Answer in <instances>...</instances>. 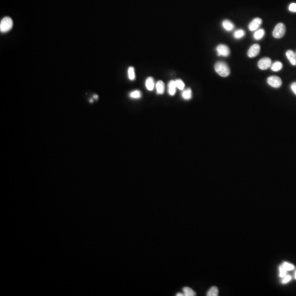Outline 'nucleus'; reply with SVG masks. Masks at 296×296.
<instances>
[{"label": "nucleus", "instance_id": "1", "mask_svg": "<svg viewBox=\"0 0 296 296\" xmlns=\"http://www.w3.org/2000/svg\"><path fill=\"white\" fill-rule=\"evenodd\" d=\"M214 70L221 77H228L230 73V70L229 66L224 61H218L214 66Z\"/></svg>", "mask_w": 296, "mask_h": 296}, {"label": "nucleus", "instance_id": "2", "mask_svg": "<svg viewBox=\"0 0 296 296\" xmlns=\"http://www.w3.org/2000/svg\"><path fill=\"white\" fill-rule=\"evenodd\" d=\"M12 19L9 17L4 18L0 23V31L1 32H7L10 30L13 26Z\"/></svg>", "mask_w": 296, "mask_h": 296}, {"label": "nucleus", "instance_id": "3", "mask_svg": "<svg viewBox=\"0 0 296 296\" xmlns=\"http://www.w3.org/2000/svg\"><path fill=\"white\" fill-rule=\"evenodd\" d=\"M286 32L285 25L282 23H278L273 31V36L275 39H280L283 37Z\"/></svg>", "mask_w": 296, "mask_h": 296}, {"label": "nucleus", "instance_id": "4", "mask_svg": "<svg viewBox=\"0 0 296 296\" xmlns=\"http://www.w3.org/2000/svg\"><path fill=\"white\" fill-rule=\"evenodd\" d=\"M268 84L275 88H278L282 85V80L278 76H271L267 78Z\"/></svg>", "mask_w": 296, "mask_h": 296}, {"label": "nucleus", "instance_id": "5", "mask_svg": "<svg viewBox=\"0 0 296 296\" xmlns=\"http://www.w3.org/2000/svg\"><path fill=\"white\" fill-rule=\"evenodd\" d=\"M216 51L218 56L224 57H228L230 53V49L228 46L223 44H221L217 46L216 48Z\"/></svg>", "mask_w": 296, "mask_h": 296}, {"label": "nucleus", "instance_id": "6", "mask_svg": "<svg viewBox=\"0 0 296 296\" xmlns=\"http://www.w3.org/2000/svg\"><path fill=\"white\" fill-rule=\"evenodd\" d=\"M271 60L268 57L261 59L258 62V67L261 70H266L270 68L271 66Z\"/></svg>", "mask_w": 296, "mask_h": 296}, {"label": "nucleus", "instance_id": "7", "mask_svg": "<svg viewBox=\"0 0 296 296\" xmlns=\"http://www.w3.org/2000/svg\"><path fill=\"white\" fill-rule=\"evenodd\" d=\"M261 47L258 44H254L249 48L247 52V56L249 58H254L256 57L259 53Z\"/></svg>", "mask_w": 296, "mask_h": 296}, {"label": "nucleus", "instance_id": "8", "mask_svg": "<svg viewBox=\"0 0 296 296\" xmlns=\"http://www.w3.org/2000/svg\"><path fill=\"white\" fill-rule=\"evenodd\" d=\"M262 24V20L259 18H256L253 19L248 25V29L251 31H254L258 30L259 26Z\"/></svg>", "mask_w": 296, "mask_h": 296}, {"label": "nucleus", "instance_id": "9", "mask_svg": "<svg viewBox=\"0 0 296 296\" xmlns=\"http://www.w3.org/2000/svg\"><path fill=\"white\" fill-rule=\"evenodd\" d=\"M286 56L292 66H296V54L292 50H288Z\"/></svg>", "mask_w": 296, "mask_h": 296}, {"label": "nucleus", "instance_id": "10", "mask_svg": "<svg viewBox=\"0 0 296 296\" xmlns=\"http://www.w3.org/2000/svg\"><path fill=\"white\" fill-rule=\"evenodd\" d=\"M222 25L223 29L226 31H231L233 30L235 27L234 24L228 19L224 20L222 22Z\"/></svg>", "mask_w": 296, "mask_h": 296}, {"label": "nucleus", "instance_id": "11", "mask_svg": "<svg viewBox=\"0 0 296 296\" xmlns=\"http://www.w3.org/2000/svg\"><path fill=\"white\" fill-rule=\"evenodd\" d=\"M176 84L175 81L174 80L170 81L168 85V92L169 94L171 96H174L176 92Z\"/></svg>", "mask_w": 296, "mask_h": 296}, {"label": "nucleus", "instance_id": "12", "mask_svg": "<svg viewBox=\"0 0 296 296\" xmlns=\"http://www.w3.org/2000/svg\"><path fill=\"white\" fill-rule=\"evenodd\" d=\"M154 80L152 77H149L147 78L145 81V87L149 91H152L154 88Z\"/></svg>", "mask_w": 296, "mask_h": 296}, {"label": "nucleus", "instance_id": "13", "mask_svg": "<svg viewBox=\"0 0 296 296\" xmlns=\"http://www.w3.org/2000/svg\"><path fill=\"white\" fill-rule=\"evenodd\" d=\"M265 35V31L263 29H259L256 31L253 34V37L256 40L261 39Z\"/></svg>", "mask_w": 296, "mask_h": 296}, {"label": "nucleus", "instance_id": "14", "mask_svg": "<svg viewBox=\"0 0 296 296\" xmlns=\"http://www.w3.org/2000/svg\"><path fill=\"white\" fill-rule=\"evenodd\" d=\"M157 93L159 94H162L165 91V84L162 81H157L156 84Z\"/></svg>", "mask_w": 296, "mask_h": 296}, {"label": "nucleus", "instance_id": "15", "mask_svg": "<svg viewBox=\"0 0 296 296\" xmlns=\"http://www.w3.org/2000/svg\"><path fill=\"white\" fill-rule=\"evenodd\" d=\"M283 64L280 61H277L274 62L273 64H271V66H270V68H271V70L275 72H278L280 70H281L283 69Z\"/></svg>", "mask_w": 296, "mask_h": 296}, {"label": "nucleus", "instance_id": "16", "mask_svg": "<svg viewBox=\"0 0 296 296\" xmlns=\"http://www.w3.org/2000/svg\"><path fill=\"white\" fill-rule=\"evenodd\" d=\"M183 99L185 100H190L192 98V91L190 88H187L183 91L182 94Z\"/></svg>", "mask_w": 296, "mask_h": 296}, {"label": "nucleus", "instance_id": "17", "mask_svg": "<svg viewBox=\"0 0 296 296\" xmlns=\"http://www.w3.org/2000/svg\"><path fill=\"white\" fill-rule=\"evenodd\" d=\"M183 292L184 296H195L196 295V292L191 288L189 287H184L183 288Z\"/></svg>", "mask_w": 296, "mask_h": 296}, {"label": "nucleus", "instance_id": "18", "mask_svg": "<svg viewBox=\"0 0 296 296\" xmlns=\"http://www.w3.org/2000/svg\"><path fill=\"white\" fill-rule=\"evenodd\" d=\"M245 35V31L243 29L236 30L233 34V36L236 39H240L244 37Z\"/></svg>", "mask_w": 296, "mask_h": 296}, {"label": "nucleus", "instance_id": "19", "mask_svg": "<svg viewBox=\"0 0 296 296\" xmlns=\"http://www.w3.org/2000/svg\"><path fill=\"white\" fill-rule=\"evenodd\" d=\"M218 293L219 290L218 288L216 286H212L209 288L206 295L207 296H218Z\"/></svg>", "mask_w": 296, "mask_h": 296}, {"label": "nucleus", "instance_id": "20", "mask_svg": "<svg viewBox=\"0 0 296 296\" xmlns=\"http://www.w3.org/2000/svg\"><path fill=\"white\" fill-rule=\"evenodd\" d=\"M128 77L130 80H134L135 78V68L131 66L128 69Z\"/></svg>", "mask_w": 296, "mask_h": 296}, {"label": "nucleus", "instance_id": "21", "mask_svg": "<svg viewBox=\"0 0 296 296\" xmlns=\"http://www.w3.org/2000/svg\"><path fill=\"white\" fill-rule=\"evenodd\" d=\"M282 265L283 266V267L286 269V270H287L288 271H292V270H294L295 268V266L294 265H293L291 263H290L287 261L283 262Z\"/></svg>", "mask_w": 296, "mask_h": 296}, {"label": "nucleus", "instance_id": "22", "mask_svg": "<svg viewBox=\"0 0 296 296\" xmlns=\"http://www.w3.org/2000/svg\"><path fill=\"white\" fill-rule=\"evenodd\" d=\"M279 277L283 278L285 276L287 275L288 271L286 270V269L283 267V266L281 264L279 266Z\"/></svg>", "mask_w": 296, "mask_h": 296}, {"label": "nucleus", "instance_id": "23", "mask_svg": "<svg viewBox=\"0 0 296 296\" xmlns=\"http://www.w3.org/2000/svg\"><path fill=\"white\" fill-rule=\"evenodd\" d=\"M130 97L132 98L138 99V98H140L141 97L142 94H141V92H140V91L136 90V91L132 92L130 94Z\"/></svg>", "mask_w": 296, "mask_h": 296}, {"label": "nucleus", "instance_id": "24", "mask_svg": "<svg viewBox=\"0 0 296 296\" xmlns=\"http://www.w3.org/2000/svg\"><path fill=\"white\" fill-rule=\"evenodd\" d=\"M175 81V84H176V86H177V88H178L179 90H183L184 89L185 84L182 80L178 79V80H176Z\"/></svg>", "mask_w": 296, "mask_h": 296}, {"label": "nucleus", "instance_id": "25", "mask_svg": "<svg viewBox=\"0 0 296 296\" xmlns=\"http://www.w3.org/2000/svg\"><path fill=\"white\" fill-rule=\"evenodd\" d=\"M292 279V278L291 275L287 274L286 276H285L284 277H283L282 278V280L281 281V283L283 284V285L287 284V283H288L289 282H290L291 281Z\"/></svg>", "mask_w": 296, "mask_h": 296}, {"label": "nucleus", "instance_id": "26", "mask_svg": "<svg viewBox=\"0 0 296 296\" xmlns=\"http://www.w3.org/2000/svg\"><path fill=\"white\" fill-rule=\"evenodd\" d=\"M288 10L293 13H296V3H292L290 4L288 7Z\"/></svg>", "mask_w": 296, "mask_h": 296}, {"label": "nucleus", "instance_id": "27", "mask_svg": "<svg viewBox=\"0 0 296 296\" xmlns=\"http://www.w3.org/2000/svg\"><path fill=\"white\" fill-rule=\"evenodd\" d=\"M291 89L292 92L296 96V82H294L291 85Z\"/></svg>", "mask_w": 296, "mask_h": 296}, {"label": "nucleus", "instance_id": "28", "mask_svg": "<svg viewBox=\"0 0 296 296\" xmlns=\"http://www.w3.org/2000/svg\"><path fill=\"white\" fill-rule=\"evenodd\" d=\"M176 296H184L183 293H177L176 294Z\"/></svg>", "mask_w": 296, "mask_h": 296}, {"label": "nucleus", "instance_id": "29", "mask_svg": "<svg viewBox=\"0 0 296 296\" xmlns=\"http://www.w3.org/2000/svg\"><path fill=\"white\" fill-rule=\"evenodd\" d=\"M294 278H295V280H296V270L295 273V275H294Z\"/></svg>", "mask_w": 296, "mask_h": 296}, {"label": "nucleus", "instance_id": "30", "mask_svg": "<svg viewBox=\"0 0 296 296\" xmlns=\"http://www.w3.org/2000/svg\"><path fill=\"white\" fill-rule=\"evenodd\" d=\"M94 97L95 99H98V97L97 95H95V96H94Z\"/></svg>", "mask_w": 296, "mask_h": 296}]
</instances>
